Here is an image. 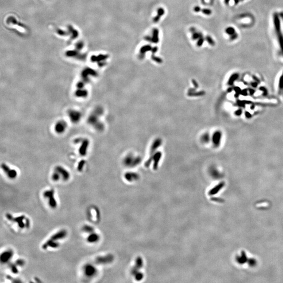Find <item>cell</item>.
<instances>
[{
    "instance_id": "cell-1",
    "label": "cell",
    "mask_w": 283,
    "mask_h": 283,
    "mask_svg": "<svg viewBox=\"0 0 283 283\" xmlns=\"http://www.w3.org/2000/svg\"><path fill=\"white\" fill-rule=\"evenodd\" d=\"M67 235V232L66 230H60L54 234V235H52L45 243H44V244H43L42 248L43 250H46L47 248H48V244L50 243L64 239Z\"/></svg>"
},
{
    "instance_id": "cell-2",
    "label": "cell",
    "mask_w": 283,
    "mask_h": 283,
    "mask_svg": "<svg viewBox=\"0 0 283 283\" xmlns=\"http://www.w3.org/2000/svg\"><path fill=\"white\" fill-rule=\"evenodd\" d=\"M54 194V190L53 189L46 190L43 194L44 197L48 199L49 206L52 209H55L57 206V203L55 198Z\"/></svg>"
},
{
    "instance_id": "cell-3",
    "label": "cell",
    "mask_w": 283,
    "mask_h": 283,
    "mask_svg": "<svg viewBox=\"0 0 283 283\" xmlns=\"http://www.w3.org/2000/svg\"><path fill=\"white\" fill-rule=\"evenodd\" d=\"M83 272L88 277H93L97 275V270L91 264H87L83 267Z\"/></svg>"
},
{
    "instance_id": "cell-4",
    "label": "cell",
    "mask_w": 283,
    "mask_h": 283,
    "mask_svg": "<svg viewBox=\"0 0 283 283\" xmlns=\"http://www.w3.org/2000/svg\"><path fill=\"white\" fill-rule=\"evenodd\" d=\"M114 260V257L111 254H108L105 256H99L96 257L94 260L95 263L98 265L107 264L111 263Z\"/></svg>"
},
{
    "instance_id": "cell-5",
    "label": "cell",
    "mask_w": 283,
    "mask_h": 283,
    "mask_svg": "<svg viewBox=\"0 0 283 283\" xmlns=\"http://www.w3.org/2000/svg\"><path fill=\"white\" fill-rule=\"evenodd\" d=\"M1 168L4 171V172L7 175V176L10 179H14L15 178L18 176V172H16V170L14 169H11L9 166L5 164H2L1 165Z\"/></svg>"
},
{
    "instance_id": "cell-6",
    "label": "cell",
    "mask_w": 283,
    "mask_h": 283,
    "mask_svg": "<svg viewBox=\"0 0 283 283\" xmlns=\"http://www.w3.org/2000/svg\"><path fill=\"white\" fill-rule=\"evenodd\" d=\"M55 170L60 175L63 181H67L69 179L70 175L69 172L67 170H66L65 168L61 167L60 166H57L55 169Z\"/></svg>"
},
{
    "instance_id": "cell-7",
    "label": "cell",
    "mask_w": 283,
    "mask_h": 283,
    "mask_svg": "<svg viewBox=\"0 0 283 283\" xmlns=\"http://www.w3.org/2000/svg\"><path fill=\"white\" fill-rule=\"evenodd\" d=\"M68 116L71 121L73 123H77L80 120L81 118V114L78 111L71 110L68 112Z\"/></svg>"
},
{
    "instance_id": "cell-8",
    "label": "cell",
    "mask_w": 283,
    "mask_h": 283,
    "mask_svg": "<svg viewBox=\"0 0 283 283\" xmlns=\"http://www.w3.org/2000/svg\"><path fill=\"white\" fill-rule=\"evenodd\" d=\"M14 255V252L12 250H8L3 252L0 256L1 262L3 263H6L12 259Z\"/></svg>"
},
{
    "instance_id": "cell-9",
    "label": "cell",
    "mask_w": 283,
    "mask_h": 283,
    "mask_svg": "<svg viewBox=\"0 0 283 283\" xmlns=\"http://www.w3.org/2000/svg\"><path fill=\"white\" fill-rule=\"evenodd\" d=\"M67 123H66L65 121L61 120L59 121L58 122L56 123V124L55 126V130L57 133L58 134H61L63 133L66 129L67 127Z\"/></svg>"
},
{
    "instance_id": "cell-10",
    "label": "cell",
    "mask_w": 283,
    "mask_h": 283,
    "mask_svg": "<svg viewBox=\"0 0 283 283\" xmlns=\"http://www.w3.org/2000/svg\"><path fill=\"white\" fill-rule=\"evenodd\" d=\"M89 146V141L88 139H83L80 147L79 148V152L81 156H85L87 154L88 148Z\"/></svg>"
},
{
    "instance_id": "cell-11",
    "label": "cell",
    "mask_w": 283,
    "mask_h": 283,
    "mask_svg": "<svg viewBox=\"0 0 283 283\" xmlns=\"http://www.w3.org/2000/svg\"><path fill=\"white\" fill-rule=\"evenodd\" d=\"M25 219H26V217L24 216V215H22V216L15 217V218L13 217L12 220V221L18 223V226L20 227V228L23 229L25 227V223L24 222V220H25Z\"/></svg>"
},
{
    "instance_id": "cell-12",
    "label": "cell",
    "mask_w": 283,
    "mask_h": 283,
    "mask_svg": "<svg viewBox=\"0 0 283 283\" xmlns=\"http://www.w3.org/2000/svg\"><path fill=\"white\" fill-rule=\"evenodd\" d=\"M222 137V134L220 131H216L214 133L212 136V142L214 145H219Z\"/></svg>"
},
{
    "instance_id": "cell-13",
    "label": "cell",
    "mask_w": 283,
    "mask_h": 283,
    "mask_svg": "<svg viewBox=\"0 0 283 283\" xmlns=\"http://www.w3.org/2000/svg\"><path fill=\"white\" fill-rule=\"evenodd\" d=\"M100 239V237L97 233H90L89 235L87 238V241L89 243H94L98 242Z\"/></svg>"
},
{
    "instance_id": "cell-14",
    "label": "cell",
    "mask_w": 283,
    "mask_h": 283,
    "mask_svg": "<svg viewBox=\"0 0 283 283\" xmlns=\"http://www.w3.org/2000/svg\"><path fill=\"white\" fill-rule=\"evenodd\" d=\"M88 92L87 90L86 89H84L83 88H78V89L75 92V95L78 97V98H85L87 97Z\"/></svg>"
},
{
    "instance_id": "cell-15",
    "label": "cell",
    "mask_w": 283,
    "mask_h": 283,
    "mask_svg": "<svg viewBox=\"0 0 283 283\" xmlns=\"http://www.w3.org/2000/svg\"><path fill=\"white\" fill-rule=\"evenodd\" d=\"M82 230L85 233H91L94 232V229L93 226L89 225H85L82 228Z\"/></svg>"
},
{
    "instance_id": "cell-16",
    "label": "cell",
    "mask_w": 283,
    "mask_h": 283,
    "mask_svg": "<svg viewBox=\"0 0 283 283\" xmlns=\"http://www.w3.org/2000/svg\"><path fill=\"white\" fill-rule=\"evenodd\" d=\"M161 152H157L155 154V155H154V156L153 157V159L154 160V167L156 168L157 167V165H158V161H159L161 158Z\"/></svg>"
},
{
    "instance_id": "cell-17",
    "label": "cell",
    "mask_w": 283,
    "mask_h": 283,
    "mask_svg": "<svg viewBox=\"0 0 283 283\" xmlns=\"http://www.w3.org/2000/svg\"><path fill=\"white\" fill-rule=\"evenodd\" d=\"M9 266L11 268L12 272L14 274H18V266L16 265V264L10 263L9 264Z\"/></svg>"
},
{
    "instance_id": "cell-18",
    "label": "cell",
    "mask_w": 283,
    "mask_h": 283,
    "mask_svg": "<svg viewBox=\"0 0 283 283\" xmlns=\"http://www.w3.org/2000/svg\"><path fill=\"white\" fill-rule=\"evenodd\" d=\"M60 177H61L60 175L59 174V173L55 171L52 174V181H58L60 179Z\"/></svg>"
},
{
    "instance_id": "cell-19",
    "label": "cell",
    "mask_w": 283,
    "mask_h": 283,
    "mask_svg": "<svg viewBox=\"0 0 283 283\" xmlns=\"http://www.w3.org/2000/svg\"><path fill=\"white\" fill-rule=\"evenodd\" d=\"M85 160H81L79 163L78 165V167H77V170H78L79 172H81L83 171V167H84L85 165Z\"/></svg>"
},
{
    "instance_id": "cell-20",
    "label": "cell",
    "mask_w": 283,
    "mask_h": 283,
    "mask_svg": "<svg viewBox=\"0 0 283 283\" xmlns=\"http://www.w3.org/2000/svg\"><path fill=\"white\" fill-rule=\"evenodd\" d=\"M279 91L283 94V74L279 80Z\"/></svg>"
},
{
    "instance_id": "cell-21",
    "label": "cell",
    "mask_w": 283,
    "mask_h": 283,
    "mask_svg": "<svg viewBox=\"0 0 283 283\" xmlns=\"http://www.w3.org/2000/svg\"><path fill=\"white\" fill-rule=\"evenodd\" d=\"M16 265L18 266H20V267H23V266L25 265V262L24 261V259H18L16 260L15 261Z\"/></svg>"
},
{
    "instance_id": "cell-22",
    "label": "cell",
    "mask_w": 283,
    "mask_h": 283,
    "mask_svg": "<svg viewBox=\"0 0 283 283\" xmlns=\"http://www.w3.org/2000/svg\"><path fill=\"white\" fill-rule=\"evenodd\" d=\"M59 246V243L57 242V241H55V242H51L49 244H48V248L49 247H50V248H58Z\"/></svg>"
},
{
    "instance_id": "cell-23",
    "label": "cell",
    "mask_w": 283,
    "mask_h": 283,
    "mask_svg": "<svg viewBox=\"0 0 283 283\" xmlns=\"http://www.w3.org/2000/svg\"><path fill=\"white\" fill-rule=\"evenodd\" d=\"M237 77H238V74H234L233 76H232L229 79V85H232L233 83H234V81L237 79Z\"/></svg>"
},
{
    "instance_id": "cell-24",
    "label": "cell",
    "mask_w": 283,
    "mask_h": 283,
    "mask_svg": "<svg viewBox=\"0 0 283 283\" xmlns=\"http://www.w3.org/2000/svg\"><path fill=\"white\" fill-rule=\"evenodd\" d=\"M25 223V227H26L27 228H28L30 226V221L28 219L26 218Z\"/></svg>"
},
{
    "instance_id": "cell-25",
    "label": "cell",
    "mask_w": 283,
    "mask_h": 283,
    "mask_svg": "<svg viewBox=\"0 0 283 283\" xmlns=\"http://www.w3.org/2000/svg\"><path fill=\"white\" fill-rule=\"evenodd\" d=\"M192 83H194V85H195V87H196V88L198 87V83H196V81H195L192 80Z\"/></svg>"
}]
</instances>
